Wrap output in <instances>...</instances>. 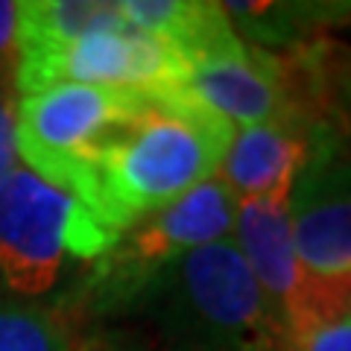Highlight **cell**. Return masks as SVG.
I'll use <instances>...</instances> for the list:
<instances>
[{"instance_id":"8","label":"cell","mask_w":351,"mask_h":351,"mask_svg":"<svg viewBox=\"0 0 351 351\" xmlns=\"http://www.w3.org/2000/svg\"><path fill=\"white\" fill-rule=\"evenodd\" d=\"M182 88L234 132L284 114H304L295 103L287 56L240 44L193 62Z\"/></svg>"},{"instance_id":"6","label":"cell","mask_w":351,"mask_h":351,"mask_svg":"<svg viewBox=\"0 0 351 351\" xmlns=\"http://www.w3.org/2000/svg\"><path fill=\"white\" fill-rule=\"evenodd\" d=\"M184 73L182 56L167 41L135 27H120L88 32L59 47L18 53L12 85L18 97L59 82L158 91L182 85Z\"/></svg>"},{"instance_id":"11","label":"cell","mask_w":351,"mask_h":351,"mask_svg":"<svg viewBox=\"0 0 351 351\" xmlns=\"http://www.w3.org/2000/svg\"><path fill=\"white\" fill-rule=\"evenodd\" d=\"M129 27L120 3L108 0H21L18 53L59 47L100 29Z\"/></svg>"},{"instance_id":"2","label":"cell","mask_w":351,"mask_h":351,"mask_svg":"<svg viewBox=\"0 0 351 351\" xmlns=\"http://www.w3.org/2000/svg\"><path fill=\"white\" fill-rule=\"evenodd\" d=\"M126 316L152 328L158 351H293L232 237L170 263Z\"/></svg>"},{"instance_id":"15","label":"cell","mask_w":351,"mask_h":351,"mask_svg":"<svg viewBox=\"0 0 351 351\" xmlns=\"http://www.w3.org/2000/svg\"><path fill=\"white\" fill-rule=\"evenodd\" d=\"M18 59V3L0 0V73L15 71Z\"/></svg>"},{"instance_id":"5","label":"cell","mask_w":351,"mask_h":351,"mask_svg":"<svg viewBox=\"0 0 351 351\" xmlns=\"http://www.w3.org/2000/svg\"><path fill=\"white\" fill-rule=\"evenodd\" d=\"M237 199L211 176L188 196L120 232L108 252L76 281L71 299L94 319L126 316L141 290L188 252L228 240Z\"/></svg>"},{"instance_id":"10","label":"cell","mask_w":351,"mask_h":351,"mask_svg":"<svg viewBox=\"0 0 351 351\" xmlns=\"http://www.w3.org/2000/svg\"><path fill=\"white\" fill-rule=\"evenodd\" d=\"M240 38L252 47H302L322 32L351 24L346 0H228L223 3Z\"/></svg>"},{"instance_id":"1","label":"cell","mask_w":351,"mask_h":351,"mask_svg":"<svg viewBox=\"0 0 351 351\" xmlns=\"http://www.w3.org/2000/svg\"><path fill=\"white\" fill-rule=\"evenodd\" d=\"M232 138L234 129L196 103L182 85L158 88L147 112L103 152L88 211L108 232H126L217 176Z\"/></svg>"},{"instance_id":"3","label":"cell","mask_w":351,"mask_h":351,"mask_svg":"<svg viewBox=\"0 0 351 351\" xmlns=\"http://www.w3.org/2000/svg\"><path fill=\"white\" fill-rule=\"evenodd\" d=\"M114 240L80 199L24 164L0 188V287L15 299L56 293L76 272L85 276Z\"/></svg>"},{"instance_id":"14","label":"cell","mask_w":351,"mask_h":351,"mask_svg":"<svg viewBox=\"0 0 351 351\" xmlns=\"http://www.w3.org/2000/svg\"><path fill=\"white\" fill-rule=\"evenodd\" d=\"M293 351H351V319L316 328L304 339H299Z\"/></svg>"},{"instance_id":"12","label":"cell","mask_w":351,"mask_h":351,"mask_svg":"<svg viewBox=\"0 0 351 351\" xmlns=\"http://www.w3.org/2000/svg\"><path fill=\"white\" fill-rule=\"evenodd\" d=\"M0 351H76L73 322L62 307L0 293Z\"/></svg>"},{"instance_id":"9","label":"cell","mask_w":351,"mask_h":351,"mask_svg":"<svg viewBox=\"0 0 351 351\" xmlns=\"http://www.w3.org/2000/svg\"><path fill=\"white\" fill-rule=\"evenodd\" d=\"M331 123L334 120L284 114L278 120L237 129L217 167V179L232 191L234 199H255L272 191H293L295 176L302 173L316 141Z\"/></svg>"},{"instance_id":"16","label":"cell","mask_w":351,"mask_h":351,"mask_svg":"<svg viewBox=\"0 0 351 351\" xmlns=\"http://www.w3.org/2000/svg\"><path fill=\"white\" fill-rule=\"evenodd\" d=\"M334 94H337V100H339L337 108H339V114H343V120H351V59L339 62Z\"/></svg>"},{"instance_id":"4","label":"cell","mask_w":351,"mask_h":351,"mask_svg":"<svg viewBox=\"0 0 351 351\" xmlns=\"http://www.w3.org/2000/svg\"><path fill=\"white\" fill-rule=\"evenodd\" d=\"M152 91L59 82L18 97L21 164L88 208L94 170L112 141L147 112Z\"/></svg>"},{"instance_id":"7","label":"cell","mask_w":351,"mask_h":351,"mask_svg":"<svg viewBox=\"0 0 351 351\" xmlns=\"http://www.w3.org/2000/svg\"><path fill=\"white\" fill-rule=\"evenodd\" d=\"M290 228L311 276L351 278V144L328 126L290 193Z\"/></svg>"},{"instance_id":"13","label":"cell","mask_w":351,"mask_h":351,"mask_svg":"<svg viewBox=\"0 0 351 351\" xmlns=\"http://www.w3.org/2000/svg\"><path fill=\"white\" fill-rule=\"evenodd\" d=\"M15 112H18V94L12 97V91L6 85V76L0 73V188L21 167L18 138H15Z\"/></svg>"},{"instance_id":"17","label":"cell","mask_w":351,"mask_h":351,"mask_svg":"<svg viewBox=\"0 0 351 351\" xmlns=\"http://www.w3.org/2000/svg\"><path fill=\"white\" fill-rule=\"evenodd\" d=\"M348 316H351V311H348Z\"/></svg>"}]
</instances>
